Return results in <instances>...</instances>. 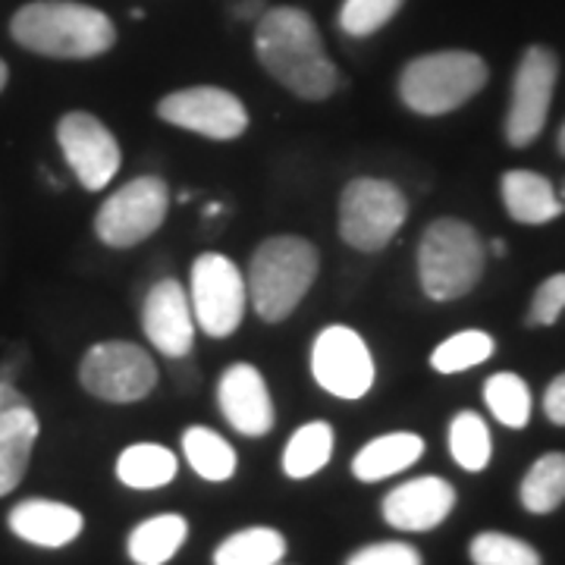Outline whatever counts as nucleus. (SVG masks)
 <instances>
[{
	"instance_id": "nucleus-35",
	"label": "nucleus",
	"mask_w": 565,
	"mask_h": 565,
	"mask_svg": "<svg viewBox=\"0 0 565 565\" xmlns=\"http://www.w3.org/2000/svg\"><path fill=\"white\" fill-rule=\"evenodd\" d=\"M233 13L239 20H258L264 13V0H233Z\"/></svg>"
},
{
	"instance_id": "nucleus-13",
	"label": "nucleus",
	"mask_w": 565,
	"mask_h": 565,
	"mask_svg": "<svg viewBox=\"0 0 565 565\" xmlns=\"http://www.w3.org/2000/svg\"><path fill=\"white\" fill-rule=\"evenodd\" d=\"M57 145L82 189L102 192L117 180L122 167L120 141L95 114L85 110L63 114L57 122Z\"/></svg>"
},
{
	"instance_id": "nucleus-24",
	"label": "nucleus",
	"mask_w": 565,
	"mask_h": 565,
	"mask_svg": "<svg viewBox=\"0 0 565 565\" xmlns=\"http://www.w3.org/2000/svg\"><path fill=\"white\" fill-rule=\"evenodd\" d=\"M180 471L173 449L161 444H132L117 456V481L129 490H161Z\"/></svg>"
},
{
	"instance_id": "nucleus-25",
	"label": "nucleus",
	"mask_w": 565,
	"mask_h": 565,
	"mask_svg": "<svg viewBox=\"0 0 565 565\" xmlns=\"http://www.w3.org/2000/svg\"><path fill=\"white\" fill-rule=\"evenodd\" d=\"M286 550L289 544L277 527H243L217 544L214 565H280Z\"/></svg>"
},
{
	"instance_id": "nucleus-19",
	"label": "nucleus",
	"mask_w": 565,
	"mask_h": 565,
	"mask_svg": "<svg viewBox=\"0 0 565 565\" xmlns=\"http://www.w3.org/2000/svg\"><path fill=\"white\" fill-rule=\"evenodd\" d=\"M500 189H503L505 214L512 221L527 223V226L556 221L565 211V202L553 189V182L541 173H534V170H509V173H503Z\"/></svg>"
},
{
	"instance_id": "nucleus-1",
	"label": "nucleus",
	"mask_w": 565,
	"mask_h": 565,
	"mask_svg": "<svg viewBox=\"0 0 565 565\" xmlns=\"http://www.w3.org/2000/svg\"><path fill=\"white\" fill-rule=\"evenodd\" d=\"M264 70L302 102H323L340 88V70L323 47L318 22L299 7H270L255 25Z\"/></svg>"
},
{
	"instance_id": "nucleus-11",
	"label": "nucleus",
	"mask_w": 565,
	"mask_h": 565,
	"mask_svg": "<svg viewBox=\"0 0 565 565\" xmlns=\"http://www.w3.org/2000/svg\"><path fill=\"white\" fill-rule=\"evenodd\" d=\"M559 79V61L556 54L534 44L522 54V63L515 70L512 82V104L505 114V141L512 148H525L544 132L546 117H550V104Z\"/></svg>"
},
{
	"instance_id": "nucleus-29",
	"label": "nucleus",
	"mask_w": 565,
	"mask_h": 565,
	"mask_svg": "<svg viewBox=\"0 0 565 565\" xmlns=\"http://www.w3.org/2000/svg\"><path fill=\"white\" fill-rule=\"evenodd\" d=\"M484 403L490 415L505 427L522 430L531 422V390L519 374H509V371L493 374L484 384Z\"/></svg>"
},
{
	"instance_id": "nucleus-9",
	"label": "nucleus",
	"mask_w": 565,
	"mask_h": 565,
	"mask_svg": "<svg viewBox=\"0 0 565 565\" xmlns=\"http://www.w3.org/2000/svg\"><path fill=\"white\" fill-rule=\"evenodd\" d=\"M170 189L161 177H136L122 182L95 214V236L107 248H136L151 239L167 221Z\"/></svg>"
},
{
	"instance_id": "nucleus-38",
	"label": "nucleus",
	"mask_w": 565,
	"mask_h": 565,
	"mask_svg": "<svg viewBox=\"0 0 565 565\" xmlns=\"http://www.w3.org/2000/svg\"><path fill=\"white\" fill-rule=\"evenodd\" d=\"M7 79H10V70H7V63L0 61V92L7 88Z\"/></svg>"
},
{
	"instance_id": "nucleus-15",
	"label": "nucleus",
	"mask_w": 565,
	"mask_h": 565,
	"mask_svg": "<svg viewBox=\"0 0 565 565\" xmlns=\"http://www.w3.org/2000/svg\"><path fill=\"white\" fill-rule=\"evenodd\" d=\"M217 405L223 422L243 437H264L277 424L274 396L264 374L248 362L230 364L217 381Z\"/></svg>"
},
{
	"instance_id": "nucleus-2",
	"label": "nucleus",
	"mask_w": 565,
	"mask_h": 565,
	"mask_svg": "<svg viewBox=\"0 0 565 565\" xmlns=\"http://www.w3.org/2000/svg\"><path fill=\"white\" fill-rule=\"evenodd\" d=\"M13 41L54 61H95L117 44L114 20L98 7L76 0H35L10 20Z\"/></svg>"
},
{
	"instance_id": "nucleus-7",
	"label": "nucleus",
	"mask_w": 565,
	"mask_h": 565,
	"mask_svg": "<svg viewBox=\"0 0 565 565\" xmlns=\"http://www.w3.org/2000/svg\"><path fill=\"white\" fill-rule=\"evenodd\" d=\"M189 305L195 315V327L211 340H226L243 327L248 311V286L245 274L233 258L221 252H202L192 262L189 274Z\"/></svg>"
},
{
	"instance_id": "nucleus-34",
	"label": "nucleus",
	"mask_w": 565,
	"mask_h": 565,
	"mask_svg": "<svg viewBox=\"0 0 565 565\" xmlns=\"http://www.w3.org/2000/svg\"><path fill=\"white\" fill-rule=\"evenodd\" d=\"M544 412L553 424L565 427V374H559L544 393Z\"/></svg>"
},
{
	"instance_id": "nucleus-10",
	"label": "nucleus",
	"mask_w": 565,
	"mask_h": 565,
	"mask_svg": "<svg viewBox=\"0 0 565 565\" xmlns=\"http://www.w3.org/2000/svg\"><path fill=\"white\" fill-rule=\"evenodd\" d=\"M311 377L323 393L355 403L371 393L377 381V364L355 327L330 323L311 343Z\"/></svg>"
},
{
	"instance_id": "nucleus-21",
	"label": "nucleus",
	"mask_w": 565,
	"mask_h": 565,
	"mask_svg": "<svg viewBox=\"0 0 565 565\" xmlns=\"http://www.w3.org/2000/svg\"><path fill=\"white\" fill-rule=\"evenodd\" d=\"M189 541V522L180 512L151 515L129 531L126 553L136 565H167Z\"/></svg>"
},
{
	"instance_id": "nucleus-16",
	"label": "nucleus",
	"mask_w": 565,
	"mask_h": 565,
	"mask_svg": "<svg viewBox=\"0 0 565 565\" xmlns=\"http://www.w3.org/2000/svg\"><path fill=\"white\" fill-rule=\"evenodd\" d=\"M452 509H456V487L446 478H434V475L412 478L405 484L393 487L381 503L386 525L396 531H408V534L440 527Z\"/></svg>"
},
{
	"instance_id": "nucleus-14",
	"label": "nucleus",
	"mask_w": 565,
	"mask_h": 565,
	"mask_svg": "<svg viewBox=\"0 0 565 565\" xmlns=\"http://www.w3.org/2000/svg\"><path fill=\"white\" fill-rule=\"evenodd\" d=\"M141 330L145 340L167 359H185L195 345V315L189 292L180 280H158L141 302Z\"/></svg>"
},
{
	"instance_id": "nucleus-5",
	"label": "nucleus",
	"mask_w": 565,
	"mask_h": 565,
	"mask_svg": "<svg viewBox=\"0 0 565 565\" xmlns=\"http://www.w3.org/2000/svg\"><path fill=\"white\" fill-rule=\"evenodd\" d=\"M484 57L471 51H434L405 63L399 73V98L422 117H444L471 102L487 85Z\"/></svg>"
},
{
	"instance_id": "nucleus-6",
	"label": "nucleus",
	"mask_w": 565,
	"mask_h": 565,
	"mask_svg": "<svg viewBox=\"0 0 565 565\" xmlns=\"http://www.w3.org/2000/svg\"><path fill=\"white\" fill-rule=\"evenodd\" d=\"M408 217V202L396 182L359 177L340 195V239L355 252L374 255L396 239Z\"/></svg>"
},
{
	"instance_id": "nucleus-20",
	"label": "nucleus",
	"mask_w": 565,
	"mask_h": 565,
	"mask_svg": "<svg viewBox=\"0 0 565 565\" xmlns=\"http://www.w3.org/2000/svg\"><path fill=\"white\" fill-rule=\"evenodd\" d=\"M424 456V440L412 430H393L384 437H374L355 452L352 459V475L362 484H377L393 475H399L405 468L418 462Z\"/></svg>"
},
{
	"instance_id": "nucleus-28",
	"label": "nucleus",
	"mask_w": 565,
	"mask_h": 565,
	"mask_svg": "<svg viewBox=\"0 0 565 565\" xmlns=\"http://www.w3.org/2000/svg\"><path fill=\"white\" fill-rule=\"evenodd\" d=\"M493 337L487 330H459L430 352V367L437 374H462L493 355Z\"/></svg>"
},
{
	"instance_id": "nucleus-32",
	"label": "nucleus",
	"mask_w": 565,
	"mask_h": 565,
	"mask_svg": "<svg viewBox=\"0 0 565 565\" xmlns=\"http://www.w3.org/2000/svg\"><path fill=\"white\" fill-rule=\"evenodd\" d=\"M565 311V274H553L546 277L534 299H531V315H527V323L531 327H550V323L559 321V315Z\"/></svg>"
},
{
	"instance_id": "nucleus-37",
	"label": "nucleus",
	"mask_w": 565,
	"mask_h": 565,
	"mask_svg": "<svg viewBox=\"0 0 565 565\" xmlns=\"http://www.w3.org/2000/svg\"><path fill=\"white\" fill-rule=\"evenodd\" d=\"M221 211H223V204H221V202L207 204V207H204V217H217V214H221Z\"/></svg>"
},
{
	"instance_id": "nucleus-33",
	"label": "nucleus",
	"mask_w": 565,
	"mask_h": 565,
	"mask_svg": "<svg viewBox=\"0 0 565 565\" xmlns=\"http://www.w3.org/2000/svg\"><path fill=\"white\" fill-rule=\"evenodd\" d=\"M345 565H424L422 553L405 541H381L355 550Z\"/></svg>"
},
{
	"instance_id": "nucleus-17",
	"label": "nucleus",
	"mask_w": 565,
	"mask_h": 565,
	"mask_svg": "<svg viewBox=\"0 0 565 565\" xmlns=\"http://www.w3.org/2000/svg\"><path fill=\"white\" fill-rule=\"evenodd\" d=\"M7 525L25 544L61 550L85 531V515L76 505L57 500H22L10 509Z\"/></svg>"
},
{
	"instance_id": "nucleus-4",
	"label": "nucleus",
	"mask_w": 565,
	"mask_h": 565,
	"mask_svg": "<svg viewBox=\"0 0 565 565\" xmlns=\"http://www.w3.org/2000/svg\"><path fill=\"white\" fill-rule=\"evenodd\" d=\"M487 264V248L471 223L440 217L424 230L418 243V280L427 299L456 302L468 296Z\"/></svg>"
},
{
	"instance_id": "nucleus-22",
	"label": "nucleus",
	"mask_w": 565,
	"mask_h": 565,
	"mask_svg": "<svg viewBox=\"0 0 565 565\" xmlns=\"http://www.w3.org/2000/svg\"><path fill=\"white\" fill-rule=\"evenodd\" d=\"M180 440L185 462L202 481H207V484H226V481L236 478L239 452L233 449V444L223 434L204 427V424H192V427L182 430Z\"/></svg>"
},
{
	"instance_id": "nucleus-40",
	"label": "nucleus",
	"mask_w": 565,
	"mask_h": 565,
	"mask_svg": "<svg viewBox=\"0 0 565 565\" xmlns=\"http://www.w3.org/2000/svg\"><path fill=\"white\" fill-rule=\"evenodd\" d=\"M556 145H559V151L565 154V122H563V129H559V139H556Z\"/></svg>"
},
{
	"instance_id": "nucleus-31",
	"label": "nucleus",
	"mask_w": 565,
	"mask_h": 565,
	"mask_svg": "<svg viewBox=\"0 0 565 565\" xmlns=\"http://www.w3.org/2000/svg\"><path fill=\"white\" fill-rule=\"evenodd\" d=\"M403 3L405 0H345L340 10V29L352 39H367L381 32Z\"/></svg>"
},
{
	"instance_id": "nucleus-3",
	"label": "nucleus",
	"mask_w": 565,
	"mask_h": 565,
	"mask_svg": "<svg viewBox=\"0 0 565 565\" xmlns=\"http://www.w3.org/2000/svg\"><path fill=\"white\" fill-rule=\"evenodd\" d=\"M321 252L302 236L282 233L264 239L245 274L248 305L264 323H282L302 305L308 289L318 280Z\"/></svg>"
},
{
	"instance_id": "nucleus-23",
	"label": "nucleus",
	"mask_w": 565,
	"mask_h": 565,
	"mask_svg": "<svg viewBox=\"0 0 565 565\" xmlns=\"http://www.w3.org/2000/svg\"><path fill=\"white\" fill-rule=\"evenodd\" d=\"M337 430L327 422H308L299 430H292L289 444L282 449L280 468L289 481H308L323 471L333 459Z\"/></svg>"
},
{
	"instance_id": "nucleus-12",
	"label": "nucleus",
	"mask_w": 565,
	"mask_h": 565,
	"mask_svg": "<svg viewBox=\"0 0 565 565\" xmlns=\"http://www.w3.org/2000/svg\"><path fill=\"white\" fill-rule=\"evenodd\" d=\"M154 110L163 122L211 141H233L248 129L245 104L233 92L217 85H192L170 92Z\"/></svg>"
},
{
	"instance_id": "nucleus-36",
	"label": "nucleus",
	"mask_w": 565,
	"mask_h": 565,
	"mask_svg": "<svg viewBox=\"0 0 565 565\" xmlns=\"http://www.w3.org/2000/svg\"><path fill=\"white\" fill-rule=\"evenodd\" d=\"M25 396H22L20 390H17V384H7V381H0V412H7L10 405L22 403Z\"/></svg>"
},
{
	"instance_id": "nucleus-39",
	"label": "nucleus",
	"mask_w": 565,
	"mask_h": 565,
	"mask_svg": "<svg viewBox=\"0 0 565 565\" xmlns=\"http://www.w3.org/2000/svg\"><path fill=\"white\" fill-rule=\"evenodd\" d=\"M490 248H493V255H505V243H503V239H493V245H490Z\"/></svg>"
},
{
	"instance_id": "nucleus-18",
	"label": "nucleus",
	"mask_w": 565,
	"mask_h": 565,
	"mask_svg": "<svg viewBox=\"0 0 565 565\" xmlns=\"http://www.w3.org/2000/svg\"><path fill=\"white\" fill-rule=\"evenodd\" d=\"M39 434V415L25 399L0 412V497L13 493L22 484Z\"/></svg>"
},
{
	"instance_id": "nucleus-41",
	"label": "nucleus",
	"mask_w": 565,
	"mask_h": 565,
	"mask_svg": "<svg viewBox=\"0 0 565 565\" xmlns=\"http://www.w3.org/2000/svg\"><path fill=\"white\" fill-rule=\"evenodd\" d=\"M559 199H563V202H565V182H563V195H559Z\"/></svg>"
},
{
	"instance_id": "nucleus-8",
	"label": "nucleus",
	"mask_w": 565,
	"mask_h": 565,
	"mask_svg": "<svg viewBox=\"0 0 565 565\" xmlns=\"http://www.w3.org/2000/svg\"><path fill=\"white\" fill-rule=\"evenodd\" d=\"M79 384L88 396L102 403H141L158 386V364L141 345L126 340H104L82 355Z\"/></svg>"
},
{
	"instance_id": "nucleus-27",
	"label": "nucleus",
	"mask_w": 565,
	"mask_h": 565,
	"mask_svg": "<svg viewBox=\"0 0 565 565\" xmlns=\"http://www.w3.org/2000/svg\"><path fill=\"white\" fill-rule=\"evenodd\" d=\"M449 452L465 471H484L493 456L490 427L478 412H459L449 424Z\"/></svg>"
},
{
	"instance_id": "nucleus-30",
	"label": "nucleus",
	"mask_w": 565,
	"mask_h": 565,
	"mask_svg": "<svg viewBox=\"0 0 565 565\" xmlns=\"http://www.w3.org/2000/svg\"><path fill=\"white\" fill-rule=\"evenodd\" d=\"M471 563L475 565H544L541 553L522 537H512L503 531H481L471 546Z\"/></svg>"
},
{
	"instance_id": "nucleus-26",
	"label": "nucleus",
	"mask_w": 565,
	"mask_h": 565,
	"mask_svg": "<svg viewBox=\"0 0 565 565\" xmlns=\"http://www.w3.org/2000/svg\"><path fill=\"white\" fill-rule=\"evenodd\" d=\"M522 505L534 515H546L565 503V452H546L527 468L519 487Z\"/></svg>"
}]
</instances>
